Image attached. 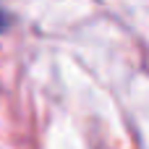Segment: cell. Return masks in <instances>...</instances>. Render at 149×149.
<instances>
[{
	"label": "cell",
	"mask_w": 149,
	"mask_h": 149,
	"mask_svg": "<svg viewBox=\"0 0 149 149\" xmlns=\"http://www.w3.org/2000/svg\"><path fill=\"white\" fill-rule=\"evenodd\" d=\"M3 29H5V13L0 10V31H3Z\"/></svg>",
	"instance_id": "6da1fadb"
}]
</instances>
